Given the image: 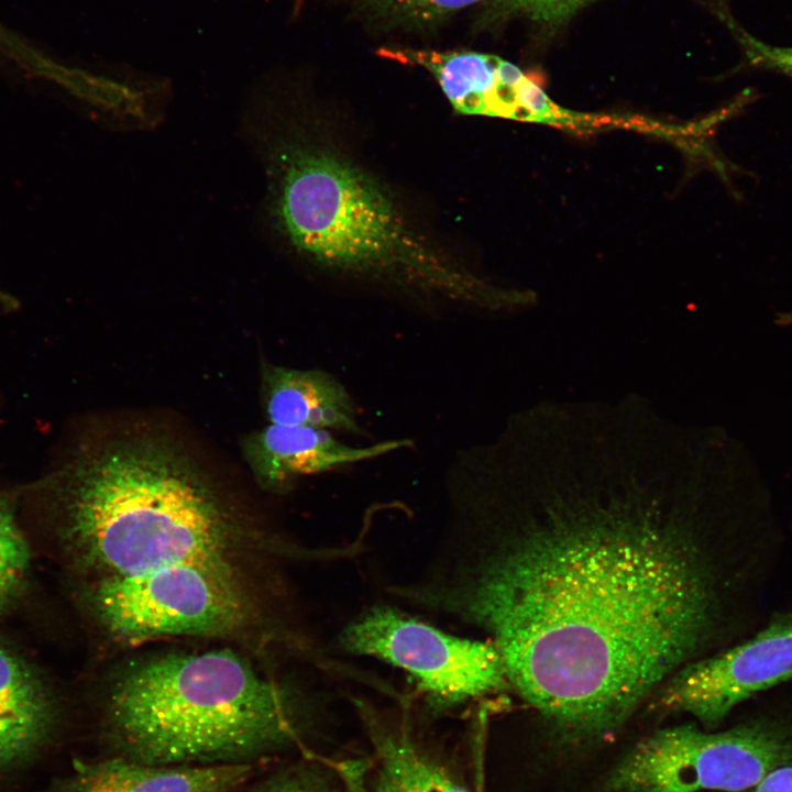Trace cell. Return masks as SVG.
<instances>
[{
	"label": "cell",
	"mask_w": 792,
	"mask_h": 792,
	"mask_svg": "<svg viewBox=\"0 0 792 792\" xmlns=\"http://www.w3.org/2000/svg\"><path fill=\"white\" fill-rule=\"evenodd\" d=\"M448 554L413 601L491 634L508 683L571 743L614 734L719 635L752 632L771 582L721 573L697 538L640 513L566 516Z\"/></svg>",
	"instance_id": "6da1fadb"
},
{
	"label": "cell",
	"mask_w": 792,
	"mask_h": 792,
	"mask_svg": "<svg viewBox=\"0 0 792 792\" xmlns=\"http://www.w3.org/2000/svg\"><path fill=\"white\" fill-rule=\"evenodd\" d=\"M38 486L86 581L180 564L265 570L287 550L253 509L158 433L85 437Z\"/></svg>",
	"instance_id": "7a4b0ae2"
},
{
	"label": "cell",
	"mask_w": 792,
	"mask_h": 792,
	"mask_svg": "<svg viewBox=\"0 0 792 792\" xmlns=\"http://www.w3.org/2000/svg\"><path fill=\"white\" fill-rule=\"evenodd\" d=\"M243 125L266 174L273 224L299 255L458 308L498 304L483 282L413 230L367 172L317 142L265 90L251 96Z\"/></svg>",
	"instance_id": "3957f363"
},
{
	"label": "cell",
	"mask_w": 792,
	"mask_h": 792,
	"mask_svg": "<svg viewBox=\"0 0 792 792\" xmlns=\"http://www.w3.org/2000/svg\"><path fill=\"white\" fill-rule=\"evenodd\" d=\"M255 654L223 645L144 652L118 663L103 724L121 756L155 765L250 762L297 738L296 697Z\"/></svg>",
	"instance_id": "277c9868"
},
{
	"label": "cell",
	"mask_w": 792,
	"mask_h": 792,
	"mask_svg": "<svg viewBox=\"0 0 792 792\" xmlns=\"http://www.w3.org/2000/svg\"><path fill=\"white\" fill-rule=\"evenodd\" d=\"M265 570L180 564L86 581L81 598L102 639L117 650L193 638L252 653L292 642Z\"/></svg>",
	"instance_id": "5b68a950"
},
{
	"label": "cell",
	"mask_w": 792,
	"mask_h": 792,
	"mask_svg": "<svg viewBox=\"0 0 792 792\" xmlns=\"http://www.w3.org/2000/svg\"><path fill=\"white\" fill-rule=\"evenodd\" d=\"M792 763V722L761 715L722 732L694 724L658 729L622 757L607 792H743Z\"/></svg>",
	"instance_id": "8992f818"
},
{
	"label": "cell",
	"mask_w": 792,
	"mask_h": 792,
	"mask_svg": "<svg viewBox=\"0 0 792 792\" xmlns=\"http://www.w3.org/2000/svg\"><path fill=\"white\" fill-rule=\"evenodd\" d=\"M345 651L406 671L438 706H455L502 691L508 679L493 642L461 638L387 607H374L341 632Z\"/></svg>",
	"instance_id": "52a82bcc"
},
{
	"label": "cell",
	"mask_w": 792,
	"mask_h": 792,
	"mask_svg": "<svg viewBox=\"0 0 792 792\" xmlns=\"http://www.w3.org/2000/svg\"><path fill=\"white\" fill-rule=\"evenodd\" d=\"M790 682L792 605L768 615L738 641L681 666L663 682L656 704L715 727L739 704Z\"/></svg>",
	"instance_id": "ba28073f"
},
{
	"label": "cell",
	"mask_w": 792,
	"mask_h": 792,
	"mask_svg": "<svg viewBox=\"0 0 792 792\" xmlns=\"http://www.w3.org/2000/svg\"><path fill=\"white\" fill-rule=\"evenodd\" d=\"M411 446L410 439L400 438L358 447L328 430L268 424L246 435L241 451L257 485L282 494L300 477L371 461Z\"/></svg>",
	"instance_id": "9c48e42d"
},
{
	"label": "cell",
	"mask_w": 792,
	"mask_h": 792,
	"mask_svg": "<svg viewBox=\"0 0 792 792\" xmlns=\"http://www.w3.org/2000/svg\"><path fill=\"white\" fill-rule=\"evenodd\" d=\"M391 59L429 70L454 110L517 119V89L526 75L495 55L415 48H384Z\"/></svg>",
	"instance_id": "30bf717a"
},
{
	"label": "cell",
	"mask_w": 792,
	"mask_h": 792,
	"mask_svg": "<svg viewBox=\"0 0 792 792\" xmlns=\"http://www.w3.org/2000/svg\"><path fill=\"white\" fill-rule=\"evenodd\" d=\"M261 398L268 424L364 435L352 395L328 371L263 362Z\"/></svg>",
	"instance_id": "8fae6325"
},
{
	"label": "cell",
	"mask_w": 792,
	"mask_h": 792,
	"mask_svg": "<svg viewBox=\"0 0 792 792\" xmlns=\"http://www.w3.org/2000/svg\"><path fill=\"white\" fill-rule=\"evenodd\" d=\"M252 771L250 762L155 765L120 756L80 765L65 792H232Z\"/></svg>",
	"instance_id": "7c38bea8"
},
{
	"label": "cell",
	"mask_w": 792,
	"mask_h": 792,
	"mask_svg": "<svg viewBox=\"0 0 792 792\" xmlns=\"http://www.w3.org/2000/svg\"><path fill=\"white\" fill-rule=\"evenodd\" d=\"M53 713L40 679L0 642V767L29 757L44 743Z\"/></svg>",
	"instance_id": "4fadbf2b"
},
{
	"label": "cell",
	"mask_w": 792,
	"mask_h": 792,
	"mask_svg": "<svg viewBox=\"0 0 792 792\" xmlns=\"http://www.w3.org/2000/svg\"><path fill=\"white\" fill-rule=\"evenodd\" d=\"M377 741L376 792H471L406 736Z\"/></svg>",
	"instance_id": "5bb4252c"
},
{
	"label": "cell",
	"mask_w": 792,
	"mask_h": 792,
	"mask_svg": "<svg viewBox=\"0 0 792 792\" xmlns=\"http://www.w3.org/2000/svg\"><path fill=\"white\" fill-rule=\"evenodd\" d=\"M367 20L386 29L416 30L439 23L444 18L479 0H351Z\"/></svg>",
	"instance_id": "9a60e30c"
},
{
	"label": "cell",
	"mask_w": 792,
	"mask_h": 792,
	"mask_svg": "<svg viewBox=\"0 0 792 792\" xmlns=\"http://www.w3.org/2000/svg\"><path fill=\"white\" fill-rule=\"evenodd\" d=\"M9 497L0 493V609L16 597L26 581L30 548Z\"/></svg>",
	"instance_id": "2e32d148"
},
{
	"label": "cell",
	"mask_w": 792,
	"mask_h": 792,
	"mask_svg": "<svg viewBox=\"0 0 792 792\" xmlns=\"http://www.w3.org/2000/svg\"><path fill=\"white\" fill-rule=\"evenodd\" d=\"M729 25L743 52L740 69L773 72L792 77V46L771 45L734 22Z\"/></svg>",
	"instance_id": "e0dca14e"
},
{
	"label": "cell",
	"mask_w": 792,
	"mask_h": 792,
	"mask_svg": "<svg viewBox=\"0 0 792 792\" xmlns=\"http://www.w3.org/2000/svg\"><path fill=\"white\" fill-rule=\"evenodd\" d=\"M517 119L520 120L554 122L563 117L537 82L527 76L517 89Z\"/></svg>",
	"instance_id": "ac0fdd59"
},
{
	"label": "cell",
	"mask_w": 792,
	"mask_h": 792,
	"mask_svg": "<svg viewBox=\"0 0 792 792\" xmlns=\"http://www.w3.org/2000/svg\"><path fill=\"white\" fill-rule=\"evenodd\" d=\"M514 9H519L537 21L559 23L570 18L590 0H503Z\"/></svg>",
	"instance_id": "d6986e66"
},
{
	"label": "cell",
	"mask_w": 792,
	"mask_h": 792,
	"mask_svg": "<svg viewBox=\"0 0 792 792\" xmlns=\"http://www.w3.org/2000/svg\"><path fill=\"white\" fill-rule=\"evenodd\" d=\"M261 792H337L322 776L314 772L286 774L266 785Z\"/></svg>",
	"instance_id": "ffe728a7"
},
{
	"label": "cell",
	"mask_w": 792,
	"mask_h": 792,
	"mask_svg": "<svg viewBox=\"0 0 792 792\" xmlns=\"http://www.w3.org/2000/svg\"><path fill=\"white\" fill-rule=\"evenodd\" d=\"M743 792H792V763L778 767Z\"/></svg>",
	"instance_id": "44dd1931"
},
{
	"label": "cell",
	"mask_w": 792,
	"mask_h": 792,
	"mask_svg": "<svg viewBox=\"0 0 792 792\" xmlns=\"http://www.w3.org/2000/svg\"><path fill=\"white\" fill-rule=\"evenodd\" d=\"M778 321L782 328L792 329V305L779 311Z\"/></svg>",
	"instance_id": "7402d4cb"
},
{
	"label": "cell",
	"mask_w": 792,
	"mask_h": 792,
	"mask_svg": "<svg viewBox=\"0 0 792 792\" xmlns=\"http://www.w3.org/2000/svg\"><path fill=\"white\" fill-rule=\"evenodd\" d=\"M302 0H295V12H299V9L301 7Z\"/></svg>",
	"instance_id": "603a6c76"
}]
</instances>
